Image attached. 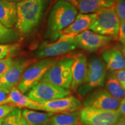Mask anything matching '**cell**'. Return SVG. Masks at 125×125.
I'll return each instance as SVG.
<instances>
[{"instance_id": "1", "label": "cell", "mask_w": 125, "mask_h": 125, "mask_svg": "<svg viewBox=\"0 0 125 125\" xmlns=\"http://www.w3.org/2000/svg\"><path fill=\"white\" fill-rule=\"evenodd\" d=\"M77 8L69 2L58 1L52 8L46 23L45 38L55 41L75 19Z\"/></svg>"}, {"instance_id": "2", "label": "cell", "mask_w": 125, "mask_h": 125, "mask_svg": "<svg viewBox=\"0 0 125 125\" xmlns=\"http://www.w3.org/2000/svg\"><path fill=\"white\" fill-rule=\"evenodd\" d=\"M48 0H21L16 4L18 19L15 27L19 33L28 34L39 24Z\"/></svg>"}, {"instance_id": "3", "label": "cell", "mask_w": 125, "mask_h": 125, "mask_svg": "<svg viewBox=\"0 0 125 125\" xmlns=\"http://www.w3.org/2000/svg\"><path fill=\"white\" fill-rule=\"evenodd\" d=\"M107 71L105 63L101 57L96 54L90 56L87 60L86 80L76 92L79 98L83 99L90 92L104 86L107 75Z\"/></svg>"}, {"instance_id": "4", "label": "cell", "mask_w": 125, "mask_h": 125, "mask_svg": "<svg viewBox=\"0 0 125 125\" xmlns=\"http://www.w3.org/2000/svg\"><path fill=\"white\" fill-rule=\"evenodd\" d=\"M59 59L56 57L42 59L34 62L26 68L18 85V89L23 94L42 80L50 67Z\"/></svg>"}, {"instance_id": "5", "label": "cell", "mask_w": 125, "mask_h": 125, "mask_svg": "<svg viewBox=\"0 0 125 125\" xmlns=\"http://www.w3.org/2000/svg\"><path fill=\"white\" fill-rule=\"evenodd\" d=\"M73 57H64L54 62L41 81L70 90Z\"/></svg>"}, {"instance_id": "6", "label": "cell", "mask_w": 125, "mask_h": 125, "mask_svg": "<svg viewBox=\"0 0 125 125\" xmlns=\"http://www.w3.org/2000/svg\"><path fill=\"white\" fill-rule=\"evenodd\" d=\"M96 13V19L89 29L97 34L116 40L121 23L114 7L103 9Z\"/></svg>"}, {"instance_id": "7", "label": "cell", "mask_w": 125, "mask_h": 125, "mask_svg": "<svg viewBox=\"0 0 125 125\" xmlns=\"http://www.w3.org/2000/svg\"><path fill=\"white\" fill-rule=\"evenodd\" d=\"M79 112L81 124L86 125H115L122 118L118 111L83 107Z\"/></svg>"}, {"instance_id": "8", "label": "cell", "mask_w": 125, "mask_h": 125, "mask_svg": "<svg viewBox=\"0 0 125 125\" xmlns=\"http://www.w3.org/2000/svg\"><path fill=\"white\" fill-rule=\"evenodd\" d=\"M25 94L32 100L42 103L71 96L72 92L69 89L41 81Z\"/></svg>"}, {"instance_id": "9", "label": "cell", "mask_w": 125, "mask_h": 125, "mask_svg": "<svg viewBox=\"0 0 125 125\" xmlns=\"http://www.w3.org/2000/svg\"><path fill=\"white\" fill-rule=\"evenodd\" d=\"M83 100V107L109 111H118L121 101L114 98L103 87L90 92Z\"/></svg>"}, {"instance_id": "10", "label": "cell", "mask_w": 125, "mask_h": 125, "mask_svg": "<svg viewBox=\"0 0 125 125\" xmlns=\"http://www.w3.org/2000/svg\"><path fill=\"white\" fill-rule=\"evenodd\" d=\"M71 40L77 48L93 52L107 46L113 39L87 30Z\"/></svg>"}, {"instance_id": "11", "label": "cell", "mask_w": 125, "mask_h": 125, "mask_svg": "<svg viewBox=\"0 0 125 125\" xmlns=\"http://www.w3.org/2000/svg\"><path fill=\"white\" fill-rule=\"evenodd\" d=\"M77 48L71 40L59 41L53 43L43 42L39 45L35 52L37 59L55 57L56 56L66 54Z\"/></svg>"}, {"instance_id": "12", "label": "cell", "mask_w": 125, "mask_h": 125, "mask_svg": "<svg viewBox=\"0 0 125 125\" xmlns=\"http://www.w3.org/2000/svg\"><path fill=\"white\" fill-rule=\"evenodd\" d=\"M34 60L24 57L14 59L9 69L0 77V85L2 87H12L18 86L25 70Z\"/></svg>"}, {"instance_id": "13", "label": "cell", "mask_w": 125, "mask_h": 125, "mask_svg": "<svg viewBox=\"0 0 125 125\" xmlns=\"http://www.w3.org/2000/svg\"><path fill=\"white\" fill-rule=\"evenodd\" d=\"M97 18V13H80L76 16L74 21L62 31L57 40H71L81 32L89 29Z\"/></svg>"}, {"instance_id": "14", "label": "cell", "mask_w": 125, "mask_h": 125, "mask_svg": "<svg viewBox=\"0 0 125 125\" xmlns=\"http://www.w3.org/2000/svg\"><path fill=\"white\" fill-rule=\"evenodd\" d=\"M42 111L54 114L70 113L79 111L82 103L79 98L70 96L54 100L41 103Z\"/></svg>"}, {"instance_id": "15", "label": "cell", "mask_w": 125, "mask_h": 125, "mask_svg": "<svg viewBox=\"0 0 125 125\" xmlns=\"http://www.w3.org/2000/svg\"><path fill=\"white\" fill-rule=\"evenodd\" d=\"M87 72V59L86 56L79 54L73 57L72 65V81L70 90L76 93L81 86L85 82Z\"/></svg>"}, {"instance_id": "16", "label": "cell", "mask_w": 125, "mask_h": 125, "mask_svg": "<svg viewBox=\"0 0 125 125\" xmlns=\"http://www.w3.org/2000/svg\"><path fill=\"white\" fill-rule=\"evenodd\" d=\"M4 104H10L20 108H26L27 109L33 110L42 111L41 103L30 99L26 94L21 93L16 86L12 87L7 98L0 105Z\"/></svg>"}, {"instance_id": "17", "label": "cell", "mask_w": 125, "mask_h": 125, "mask_svg": "<svg viewBox=\"0 0 125 125\" xmlns=\"http://www.w3.org/2000/svg\"><path fill=\"white\" fill-rule=\"evenodd\" d=\"M101 59L105 63L107 70L115 72L125 68V58L121 49L116 47L104 49L101 53Z\"/></svg>"}, {"instance_id": "18", "label": "cell", "mask_w": 125, "mask_h": 125, "mask_svg": "<svg viewBox=\"0 0 125 125\" xmlns=\"http://www.w3.org/2000/svg\"><path fill=\"white\" fill-rule=\"evenodd\" d=\"M79 12L83 14L96 13L115 7V0H76Z\"/></svg>"}, {"instance_id": "19", "label": "cell", "mask_w": 125, "mask_h": 125, "mask_svg": "<svg viewBox=\"0 0 125 125\" xmlns=\"http://www.w3.org/2000/svg\"><path fill=\"white\" fill-rule=\"evenodd\" d=\"M18 19L15 2L9 0H0V22L5 27L12 29Z\"/></svg>"}, {"instance_id": "20", "label": "cell", "mask_w": 125, "mask_h": 125, "mask_svg": "<svg viewBox=\"0 0 125 125\" xmlns=\"http://www.w3.org/2000/svg\"><path fill=\"white\" fill-rule=\"evenodd\" d=\"M53 114L52 112H39L27 108L22 111V116L30 125H48L50 118Z\"/></svg>"}, {"instance_id": "21", "label": "cell", "mask_w": 125, "mask_h": 125, "mask_svg": "<svg viewBox=\"0 0 125 125\" xmlns=\"http://www.w3.org/2000/svg\"><path fill=\"white\" fill-rule=\"evenodd\" d=\"M79 111L70 113L54 114L50 118L48 125H80Z\"/></svg>"}, {"instance_id": "22", "label": "cell", "mask_w": 125, "mask_h": 125, "mask_svg": "<svg viewBox=\"0 0 125 125\" xmlns=\"http://www.w3.org/2000/svg\"><path fill=\"white\" fill-rule=\"evenodd\" d=\"M104 86L105 89L116 99L122 101L125 98V90L112 72H109V74L107 75Z\"/></svg>"}, {"instance_id": "23", "label": "cell", "mask_w": 125, "mask_h": 125, "mask_svg": "<svg viewBox=\"0 0 125 125\" xmlns=\"http://www.w3.org/2000/svg\"><path fill=\"white\" fill-rule=\"evenodd\" d=\"M20 38L18 31L8 28L0 22V44H10L18 42Z\"/></svg>"}, {"instance_id": "24", "label": "cell", "mask_w": 125, "mask_h": 125, "mask_svg": "<svg viewBox=\"0 0 125 125\" xmlns=\"http://www.w3.org/2000/svg\"><path fill=\"white\" fill-rule=\"evenodd\" d=\"M22 116V111L20 108L16 107L4 118L2 125H19Z\"/></svg>"}, {"instance_id": "25", "label": "cell", "mask_w": 125, "mask_h": 125, "mask_svg": "<svg viewBox=\"0 0 125 125\" xmlns=\"http://www.w3.org/2000/svg\"><path fill=\"white\" fill-rule=\"evenodd\" d=\"M20 49L19 45L18 43L10 44H0V59L10 57Z\"/></svg>"}, {"instance_id": "26", "label": "cell", "mask_w": 125, "mask_h": 125, "mask_svg": "<svg viewBox=\"0 0 125 125\" xmlns=\"http://www.w3.org/2000/svg\"><path fill=\"white\" fill-rule=\"evenodd\" d=\"M114 8L120 23L125 21V0H115Z\"/></svg>"}, {"instance_id": "27", "label": "cell", "mask_w": 125, "mask_h": 125, "mask_svg": "<svg viewBox=\"0 0 125 125\" xmlns=\"http://www.w3.org/2000/svg\"><path fill=\"white\" fill-rule=\"evenodd\" d=\"M13 60L11 57L0 59V77L4 75L9 69Z\"/></svg>"}, {"instance_id": "28", "label": "cell", "mask_w": 125, "mask_h": 125, "mask_svg": "<svg viewBox=\"0 0 125 125\" xmlns=\"http://www.w3.org/2000/svg\"><path fill=\"white\" fill-rule=\"evenodd\" d=\"M15 106L10 104L0 105V119H4L16 108Z\"/></svg>"}, {"instance_id": "29", "label": "cell", "mask_w": 125, "mask_h": 125, "mask_svg": "<svg viewBox=\"0 0 125 125\" xmlns=\"http://www.w3.org/2000/svg\"><path fill=\"white\" fill-rule=\"evenodd\" d=\"M114 75L119 82L125 90V68L119 71L112 72Z\"/></svg>"}, {"instance_id": "30", "label": "cell", "mask_w": 125, "mask_h": 125, "mask_svg": "<svg viewBox=\"0 0 125 125\" xmlns=\"http://www.w3.org/2000/svg\"><path fill=\"white\" fill-rule=\"evenodd\" d=\"M117 39L121 42L122 44L125 43V21L120 23Z\"/></svg>"}, {"instance_id": "31", "label": "cell", "mask_w": 125, "mask_h": 125, "mask_svg": "<svg viewBox=\"0 0 125 125\" xmlns=\"http://www.w3.org/2000/svg\"><path fill=\"white\" fill-rule=\"evenodd\" d=\"M11 89L8 87H2L0 89V104L7 99Z\"/></svg>"}, {"instance_id": "32", "label": "cell", "mask_w": 125, "mask_h": 125, "mask_svg": "<svg viewBox=\"0 0 125 125\" xmlns=\"http://www.w3.org/2000/svg\"><path fill=\"white\" fill-rule=\"evenodd\" d=\"M118 111L122 117L125 118V98L121 101Z\"/></svg>"}, {"instance_id": "33", "label": "cell", "mask_w": 125, "mask_h": 125, "mask_svg": "<svg viewBox=\"0 0 125 125\" xmlns=\"http://www.w3.org/2000/svg\"><path fill=\"white\" fill-rule=\"evenodd\" d=\"M58 1H65V2H69L72 5H73L74 7H75L76 8H78V2L76 0H58Z\"/></svg>"}, {"instance_id": "34", "label": "cell", "mask_w": 125, "mask_h": 125, "mask_svg": "<svg viewBox=\"0 0 125 125\" xmlns=\"http://www.w3.org/2000/svg\"><path fill=\"white\" fill-rule=\"evenodd\" d=\"M19 125H30L27 121H26V119L24 118V117L21 116V119H20V121L19 122Z\"/></svg>"}, {"instance_id": "35", "label": "cell", "mask_w": 125, "mask_h": 125, "mask_svg": "<svg viewBox=\"0 0 125 125\" xmlns=\"http://www.w3.org/2000/svg\"><path fill=\"white\" fill-rule=\"evenodd\" d=\"M115 125H125V118L122 117Z\"/></svg>"}, {"instance_id": "36", "label": "cell", "mask_w": 125, "mask_h": 125, "mask_svg": "<svg viewBox=\"0 0 125 125\" xmlns=\"http://www.w3.org/2000/svg\"><path fill=\"white\" fill-rule=\"evenodd\" d=\"M121 49L122 53L123 55L125 58V44H122L121 48V49Z\"/></svg>"}, {"instance_id": "37", "label": "cell", "mask_w": 125, "mask_h": 125, "mask_svg": "<svg viewBox=\"0 0 125 125\" xmlns=\"http://www.w3.org/2000/svg\"><path fill=\"white\" fill-rule=\"evenodd\" d=\"M9 1H11V2H19V1H21V0H9Z\"/></svg>"}, {"instance_id": "38", "label": "cell", "mask_w": 125, "mask_h": 125, "mask_svg": "<svg viewBox=\"0 0 125 125\" xmlns=\"http://www.w3.org/2000/svg\"><path fill=\"white\" fill-rule=\"evenodd\" d=\"M3 120H4V119H0V125H2Z\"/></svg>"}, {"instance_id": "39", "label": "cell", "mask_w": 125, "mask_h": 125, "mask_svg": "<svg viewBox=\"0 0 125 125\" xmlns=\"http://www.w3.org/2000/svg\"><path fill=\"white\" fill-rule=\"evenodd\" d=\"M1 89V85H0V89Z\"/></svg>"}, {"instance_id": "40", "label": "cell", "mask_w": 125, "mask_h": 125, "mask_svg": "<svg viewBox=\"0 0 125 125\" xmlns=\"http://www.w3.org/2000/svg\"><path fill=\"white\" fill-rule=\"evenodd\" d=\"M80 125H82V124H81Z\"/></svg>"}]
</instances>
